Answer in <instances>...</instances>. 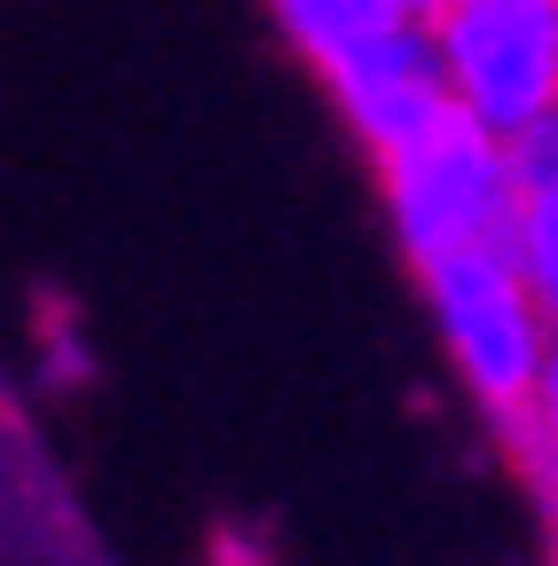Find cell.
<instances>
[{
    "mask_svg": "<svg viewBox=\"0 0 558 566\" xmlns=\"http://www.w3.org/2000/svg\"><path fill=\"white\" fill-rule=\"evenodd\" d=\"M417 283H425V315L441 331L449 370L464 378L472 409L504 433L543 386V363L558 346V315L543 307V292L527 283V268L512 260L504 237L417 268Z\"/></svg>",
    "mask_w": 558,
    "mask_h": 566,
    "instance_id": "obj_1",
    "label": "cell"
},
{
    "mask_svg": "<svg viewBox=\"0 0 558 566\" xmlns=\"http://www.w3.org/2000/svg\"><path fill=\"white\" fill-rule=\"evenodd\" d=\"M378 197H386V221H393L409 268L496 244L512 229V205H519L512 134H496L464 103H449L417 134H401L393 150H378Z\"/></svg>",
    "mask_w": 558,
    "mask_h": 566,
    "instance_id": "obj_2",
    "label": "cell"
},
{
    "mask_svg": "<svg viewBox=\"0 0 558 566\" xmlns=\"http://www.w3.org/2000/svg\"><path fill=\"white\" fill-rule=\"evenodd\" d=\"M433 48L449 103L496 134H527L558 111V0H449Z\"/></svg>",
    "mask_w": 558,
    "mask_h": 566,
    "instance_id": "obj_3",
    "label": "cell"
},
{
    "mask_svg": "<svg viewBox=\"0 0 558 566\" xmlns=\"http://www.w3.org/2000/svg\"><path fill=\"white\" fill-rule=\"evenodd\" d=\"M323 87H330L338 118L355 126V142H362L370 158L393 150L401 134H417L433 111H449V80H441L433 24H393V32L370 40L355 63H338Z\"/></svg>",
    "mask_w": 558,
    "mask_h": 566,
    "instance_id": "obj_4",
    "label": "cell"
},
{
    "mask_svg": "<svg viewBox=\"0 0 558 566\" xmlns=\"http://www.w3.org/2000/svg\"><path fill=\"white\" fill-rule=\"evenodd\" d=\"M267 9H275V24H284V40L315 63V80H330V71L355 63L370 40L409 24V17L386 9V0H267Z\"/></svg>",
    "mask_w": 558,
    "mask_h": 566,
    "instance_id": "obj_5",
    "label": "cell"
},
{
    "mask_svg": "<svg viewBox=\"0 0 558 566\" xmlns=\"http://www.w3.org/2000/svg\"><path fill=\"white\" fill-rule=\"evenodd\" d=\"M504 449H512V464L527 472V488L543 495V512L558 520V346H550V363H543V386H535V401L496 433Z\"/></svg>",
    "mask_w": 558,
    "mask_h": 566,
    "instance_id": "obj_6",
    "label": "cell"
},
{
    "mask_svg": "<svg viewBox=\"0 0 558 566\" xmlns=\"http://www.w3.org/2000/svg\"><path fill=\"white\" fill-rule=\"evenodd\" d=\"M504 244H512V260L527 268V283L543 292V307L558 315V181H543V189H519Z\"/></svg>",
    "mask_w": 558,
    "mask_h": 566,
    "instance_id": "obj_7",
    "label": "cell"
},
{
    "mask_svg": "<svg viewBox=\"0 0 558 566\" xmlns=\"http://www.w3.org/2000/svg\"><path fill=\"white\" fill-rule=\"evenodd\" d=\"M393 17H409V24H441L449 17V0H386Z\"/></svg>",
    "mask_w": 558,
    "mask_h": 566,
    "instance_id": "obj_8",
    "label": "cell"
}]
</instances>
